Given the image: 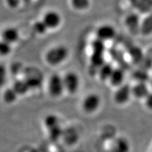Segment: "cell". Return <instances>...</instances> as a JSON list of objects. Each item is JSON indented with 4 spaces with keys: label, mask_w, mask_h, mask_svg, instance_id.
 Returning <instances> with one entry per match:
<instances>
[{
    "label": "cell",
    "mask_w": 152,
    "mask_h": 152,
    "mask_svg": "<svg viewBox=\"0 0 152 152\" xmlns=\"http://www.w3.org/2000/svg\"><path fill=\"white\" fill-rule=\"evenodd\" d=\"M134 78L137 80V82H142V83H146V80L148 78V75H147V73H146L145 71H138V72H136V73H134ZM134 79V80H135Z\"/></svg>",
    "instance_id": "26"
},
{
    "label": "cell",
    "mask_w": 152,
    "mask_h": 152,
    "mask_svg": "<svg viewBox=\"0 0 152 152\" xmlns=\"http://www.w3.org/2000/svg\"><path fill=\"white\" fill-rule=\"evenodd\" d=\"M130 1L139 12L148 14L152 11V0H130Z\"/></svg>",
    "instance_id": "15"
},
{
    "label": "cell",
    "mask_w": 152,
    "mask_h": 152,
    "mask_svg": "<svg viewBox=\"0 0 152 152\" xmlns=\"http://www.w3.org/2000/svg\"><path fill=\"white\" fill-rule=\"evenodd\" d=\"M68 56L67 47L63 45L55 47L51 49L46 54L45 59L52 66L59 65L65 61Z\"/></svg>",
    "instance_id": "2"
},
{
    "label": "cell",
    "mask_w": 152,
    "mask_h": 152,
    "mask_svg": "<svg viewBox=\"0 0 152 152\" xmlns=\"http://www.w3.org/2000/svg\"><path fill=\"white\" fill-rule=\"evenodd\" d=\"M114 69L113 66L111 64L105 62L101 67L98 69L97 73L101 81L106 82L109 80L110 76Z\"/></svg>",
    "instance_id": "17"
},
{
    "label": "cell",
    "mask_w": 152,
    "mask_h": 152,
    "mask_svg": "<svg viewBox=\"0 0 152 152\" xmlns=\"http://www.w3.org/2000/svg\"><path fill=\"white\" fill-rule=\"evenodd\" d=\"M7 71L5 66L0 64V87H2L7 81Z\"/></svg>",
    "instance_id": "25"
},
{
    "label": "cell",
    "mask_w": 152,
    "mask_h": 152,
    "mask_svg": "<svg viewBox=\"0 0 152 152\" xmlns=\"http://www.w3.org/2000/svg\"><path fill=\"white\" fill-rule=\"evenodd\" d=\"M130 142L125 137H118L113 142L111 152H130Z\"/></svg>",
    "instance_id": "13"
},
{
    "label": "cell",
    "mask_w": 152,
    "mask_h": 152,
    "mask_svg": "<svg viewBox=\"0 0 152 152\" xmlns=\"http://www.w3.org/2000/svg\"><path fill=\"white\" fill-rule=\"evenodd\" d=\"M2 40L9 44H13L18 40L19 38L18 31L14 28H7L1 34Z\"/></svg>",
    "instance_id": "16"
},
{
    "label": "cell",
    "mask_w": 152,
    "mask_h": 152,
    "mask_svg": "<svg viewBox=\"0 0 152 152\" xmlns=\"http://www.w3.org/2000/svg\"><path fill=\"white\" fill-rule=\"evenodd\" d=\"M66 133H68L69 135H66V134H62L61 137H64V142H66L67 144H69V145H72V144H74L77 142V138H78V135H77V132H76L75 130H73V129H70L68 131L64 130Z\"/></svg>",
    "instance_id": "20"
},
{
    "label": "cell",
    "mask_w": 152,
    "mask_h": 152,
    "mask_svg": "<svg viewBox=\"0 0 152 152\" xmlns=\"http://www.w3.org/2000/svg\"><path fill=\"white\" fill-rule=\"evenodd\" d=\"M64 88L71 94H75L79 89L80 77L75 73L69 72L63 77Z\"/></svg>",
    "instance_id": "9"
},
{
    "label": "cell",
    "mask_w": 152,
    "mask_h": 152,
    "mask_svg": "<svg viewBox=\"0 0 152 152\" xmlns=\"http://www.w3.org/2000/svg\"><path fill=\"white\" fill-rule=\"evenodd\" d=\"M102 100L99 95L95 93L87 94L82 102V109L86 113H93L99 108Z\"/></svg>",
    "instance_id": "4"
},
{
    "label": "cell",
    "mask_w": 152,
    "mask_h": 152,
    "mask_svg": "<svg viewBox=\"0 0 152 152\" xmlns=\"http://www.w3.org/2000/svg\"><path fill=\"white\" fill-rule=\"evenodd\" d=\"M11 51V47L10 44L6 42L1 39L0 40V55L1 56H7L10 54Z\"/></svg>",
    "instance_id": "23"
},
{
    "label": "cell",
    "mask_w": 152,
    "mask_h": 152,
    "mask_svg": "<svg viewBox=\"0 0 152 152\" xmlns=\"http://www.w3.org/2000/svg\"><path fill=\"white\" fill-rule=\"evenodd\" d=\"M9 7L11 8H15V7H18L19 3V0H7Z\"/></svg>",
    "instance_id": "28"
},
{
    "label": "cell",
    "mask_w": 152,
    "mask_h": 152,
    "mask_svg": "<svg viewBox=\"0 0 152 152\" xmlns=\"http://www.w3.org/2000/svg\"><path fill=\"white\" fill-rule=\"evenodd\" d=\"M132 96L131 86L128 84H124L118 87L113 94V101L117 105L123 106L130 101Z\"/></svg>",
    "instance_id": "6"
},
{
    "label": "cell",
    "mask_w": 152,
    "mask_h": 152,
    "mask_svg": "<svg viewBox=\"0 0 152 152\" xmlns=\"http://www.w3.org/2000/svg\"><path fill=\"white\" fill-rule=\"evenodd\" d=\"M140 35L149 37L152 35V11L148 13L141 20Z\"/></svg>",
    "instance_id": "14"
},
{
    "label": "cell",
    "mask_w": 152,
    "mask_h": 152,
    "mask_svg": "<svg viewBox=\"0 0 152 152\" xmlns=\"http://www.w3.org/2000/svg\"><path fill=\"white\" fill-rule=\"evenodd\" d=\"M144 103L145 107L149 111H152V92H150L147 97L144 99Z\"/></svg>",
    "instance_id": "27"
},
{
    "label": "cell",
    "mask_w": 152,
    "mask_h": 152,
    "mask_svg": "<svg viewBox=\"0 0 152 152\" xmlns=\"http://www.w3.org/2000/svg\"><path fill=\"white\" fill-rule=\"evenodd\" d=\"M125 79V72L124 69L121 67L114 68L111 76L109 79V83L112 87H118L124 84Z\"/></svg>",
    "instance_id": "12"
},
{
    "label": "cell",
    "mask_w": 152,
    "mask_h": 152,
    "mask_svg": "<svg viewBox=\"0 0 152 152\" xmlns=\"http://www.w3.org/2000/svg\"><path fill=\"white\" fill-rule=\"evenodd\" d=\"M71 3L76 10L84 11L90 7V0H71Z\"/></svg>",
    "instance_id": "19"
},
{
    "label": "cell",
    "mask_w": 152,
    "mask_h": 152,
    "mask_svg": "<svg viewBox=\"0 0 152 152\" xmlns=\"http://www.w3.org/2000/svg\"><path fill=\"white\" fill-rule=\"evenodd\" d=\"M13 89L17 94H23L30 90L29 87L25 80H18L14 83Z\"/></svg>",
    "instance_id": "21"
},
{
    "label": "cell",
    "mask_w": 152,
    "mask_h": 152,
    "mask_svg": "<svg viewBox=\"0 0 152 152\" xmlns=\"http://www.w3.org/2000/svg\"><path fill=\"white\" fill-rule=\"evenodd\" d=\"M117 32L115 28L111 24H103L99 26L96 30V39L106 42L112 40L116 36Z\"/></svg>",
    "instance_id": "8"
},
{
    "label": "cell",
    "mask_w": 152,
    "mask_h": 152,
    "mask_svg": "<svg viewBox=\"0 0 152 152\" xmlns=\"http://www.w3.org/2000/svg\"><path fill=\"white\" fill-rule=\"evenodd\" d=\"M131 91H132V96L137 99H144L150 91L149 86L146 83L137 82L133 86H131Z\"/></svg>",
    "instance_id": "11"
},
{
    "label": "cell",
    "mask_w": 152,
    "mask_h": 152,
    "mask_svg": "<svg viewBox=\"0 0 152 152\" xmlns=\"http://www.w3.org/2000/svg\"><path fill=\"white\" fill-rule=\"evenodd\" d=\"M17 93L15 92V90L12 88H9L5 91L4 93V100L5 101V102L7 103L11 104L15 102L17 98Z\"/></svg>",
    "instance_id": "22"
},
{
    "label": "cell",
    "mask_w": 152,
    "mask_h": 152,
    "mask_svg": "<svg viewBox=\"0 0 152 152\" xmlns=\"http://www.w3.org/2000/svg\"><path fill=\"white\" fill-rule=\"evenodd\" d=\"M45 125L51 140H57L61 137L64 130L61 127L59 119L56 115L54 114L47 115L45 119Z\"/></svg>",
    "instance_id": "3"
},
{
    "label": "cell",
    "mask_w": 152,
    "mask_h": 152,
    "mask_svg": "<svg viewBox=\"0 0 152 152\" xmlns=\"http://www.w3.org/2000/svg\"><path fill=\"white\" fill-rule=\"evenodd\" d=\"M91 47H92V53L90 55L91 66L98 71L99 68L106 62L105 56H104L106 51L105 42L96 39L92 42Z\"/></svg>",
    "instance_id": "1"
},
{
    "label": "cell",
    "mask_w": 152,
    "mask_h": 152,
    "mask_svg": "<svg viewBox=\"0 0 152 152\" xmlns=\"http://www.w3.org/2000/svg\"><path fill=\"white\" fill-rule=\"evenodd\" d=\"M34 30L37 32V33L39 34H44L46 33L47 28V26H45V24L44 23V22L42 20V21H37L34 24Z\"/></svg>",
    "instance_id": "24"
},
{
    "label": "cell",
    "mask_w": 152,
    "mask_h": 152,
    "mask_svg": "<svg viewBox=\"0 0 152 152\" xmlns=\"http://www.w3.org/2000/svg\"><path fill=\"white\" fill-rule=\"evenodd\" d=\"M142 19L137 13H130L125 17L124 25L131 35H137L140 34V26Z\"/></svg>",
    "instance_id": "5"
},
{
    "label": "cell",
    "mask_w": 152,
    "mask_h": 152,
    "mask_svg": "<svg viewBox=\"0 0 152 152\" xmlns=\"http://www.w3.org/2000/svg\"><path fill=\"white\" fill-rule=\"evenodd\" d=\"M128 54L131 60L133 63L136 64H142L144 60V54L142 49L137 46L130 47L128 50Z\"/></svg>",
    "instance_id": "18"
},
{
    "label": "cell",
    "mask_w": 152,
    "mask_h": 152,
    "mask_svg": "<svg viewBox=\"0 0 152 152\" xmlns=\"http://www.w3.org/2000/svg\"><path fill=\"white\" fill-rule=\"evenodd\" d=\"M64 88V80L58 74H54L50 77L48 83V91L51 96L58 97L62 94Z\"/></svg>",
    "instance_id": "7"
},
{
    "label": "cell",
    "mask_w": 152,
    "mask_h": 152,
    "mask_svg": "<svg viewBox=\"0 0 152 152\" xmlns=\"http://www.w3.org/2000/svg\"><path fill=\"white\" fill-rule=\"evenodd\" d=\"M42 21L47 26V29H54L59 26L61 22V18L58 13L51 11L45 14Z\"/></svg>",
    "instance_id": "10"
}]
</instances>
